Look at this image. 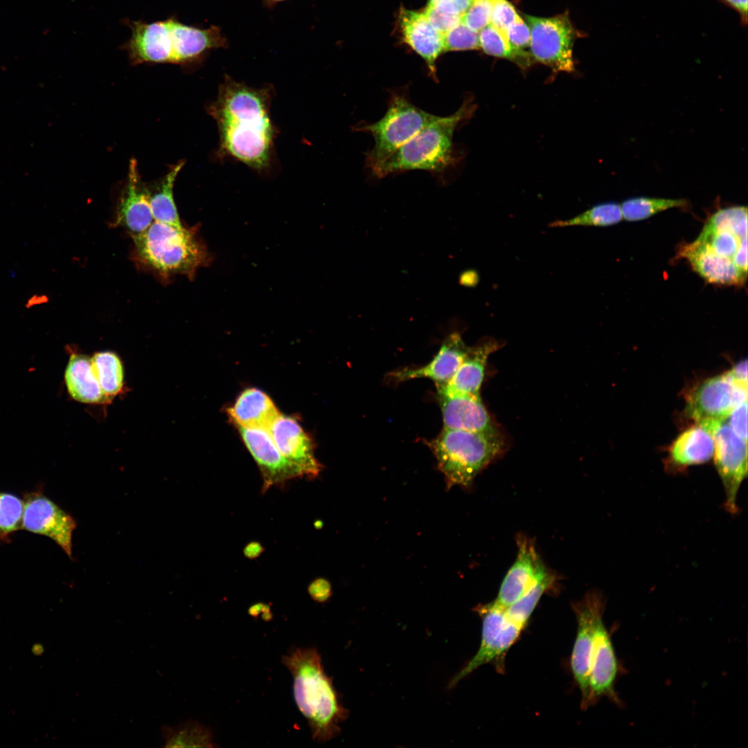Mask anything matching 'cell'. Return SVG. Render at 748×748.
<instances>
[{
	"mask_svg": "<svg viewBox=\"0 0 748 748\" xmlns=\"http://www.w3.org/2000/svg\"><path fill=\"white\" fill-rule=\"evenodd\" d=\"M266 89L226 77L208 112L216 121L220 151L256 170L269 163L274 128Z\"/></svg>",
	"mask_w": 748,
	"mask_h": 748,
	"instance_id": "6da1fadb",
	"label": "cell"
},
{
	"mask_svg": "<svg viewBox=\"0 0 748 748\" xmlns=\"http://www.w3.org/2000/svg\"><path fill=\"white\" fill-rule=\"evenodd\" d=\"M282 662L292 674L294 699L313 740L323 743L337 736L348 711L340 702L332 678L325 673L317 649H290L282 657Z\"/></svg>",
	"mask_w": 748,
	"mask_h": 748,
	"instance_id": "7a4b0ae2",
	"label": "cell"
},
{
	"mask_svg": "<svg viewBox=\"0 0 748 748\" xmlns=\"http://www.w3.org/2000/svg\"><path fill=\"white\" fill-rule=\"evenodd\" d=\"M472 105L467 101L452 114L437 116L371 172L375 177L409 170L442 173L455 161L453 135L458 125L470 116Z\"/></svg>",
	"mask_w": 748,
	"mask_h": 748,
	"instance_id": "3957f363",
	"label": "cell"
},
{
	"mask_svg": "<svg viewBox=\"0 0 748 748\" xmlns=\"http://www.w3.org/2000/svg\"><path fill=\"white\" fill-rule=\"evenodd\" d=\"M132 238L138 260L164 276L183 274L192 278L197 269L210 260L195 232L184 227L154 221Z\"/></svg>",
	"mask_w": 748,
	"mask_h": 748,
	"instance_id": "277c9868",
	"label": "cell"
},
{
	"mask_svg": "<svg viewBox=\"0 0 748 748\" xmlns=\"http://www.w3.org/2000/svg\"><path fill=\"white\" fill-rule=\"evenodd\" d=\"M448 488L469 487L478 473L503 450L500 432L445 429L428 443Z\"/></svg>",
	"mask_w": 748,
	"mask_h": 748,
	"instance_id": "5b68a950",
	"label": "cell"
},
{
	"mask_svg": "<svg viewBox=\"0 0 748 748\" xmlns=\"http://www.w3.org/2000/svg\"><path fill=\"white\" fill-rule=\"evenodd\" d=\"M437 116L415 106L404 93L393 91L382 118L355 126V131L368 133L374 139L366 156V167L373 170Z\"/></svg>",
	"mask_w": 748,
	"mask_h": 748,
	"instance_id": "8992f818",
	"label": "cell"
},
{
	"mask_svg": "<svg viewBox=\"0 0 748 748\" xmlns=\"http://www.w3.org/2000/svg\"><path fill=\"white\" fill-rule=\"evenodd\" d=\"M474 610L482 621L481 645L474 656L452 679L449 688L455 686L462 679L487 664H493L499 673H504L505 656L524 628L511 619L506 607L496 600L479 605Z\"/></svg>",
	"mask_w": 748,
	"mask_h": 748,
	"instance_id": "52a82bcc",
	"label": "cell"
},
{
	"mask_svg": "<svg viewBox=\"0 0 748 748\" xmlns=\"http://www.w3.org/2000/svg\"><path fill=\"white\" fill-rule=\"evenodd\" d=\"M698 425L712 436L714 461L724 491V508L731 515L739 511L738 495L747 476V442L741 438L729 424L706 421Z\"/></svg>",
	"mask_w": 748,
	"mask_h": 748,
	"instance_id": "ba28073f",
	"label": "cell"
},
{
	"mask_svg": "<svg viewBox=\"0 0 748 748\" xmlns=\"http://www.w3.org/2000/svg\"><path fill=\"white\" fill-rule=\"evenodd\" d=\"M531 30L530 53L534 61L554 71H574V29L564 14L549 18L526 16Z\"/></svg>",
	"mask_w": 748,
	"mask_h": 748,
	"instance_id": "9c48e42d",
	"label": "cell"
},
{
	"mask_svg": "<svg viewBox=\"0 0 748 748\" xmlns=\"http://www.w3.org/2000/svg\"><path fill=\"white\" fill-rule=\"evenodd\" d=\"M747 400V382L736 380L729 371L698 384L689 394L687 414L697 423L722 421Z\"/></svg>",
	"mask_w": 748,
	"mask_h": 748,
	"instance_id": "30bf717a",
	"label": "cell"
},
{
	"mask_svg": "<svg viewBox=\"0 0 748 748\" xmlns=\"http://www.w3.org/2000/svg\"><path fill=\"white\" fill-rule=\"evenodd\" d=\"M605 600L598 591L587 593L573 605L577 622V632L571 657L573 678L581 693V708L589 707V675L597 618L603 615Z\"/></svg>",
	"mask_w": 748,
	"mask_h": 748,
	"instance_id": "8fae6325",
	"label": "cell"
},
{
	"mask_svg": "<svg viewBox=\"0 0 748 748\" xmlns=\"http://www.w3.org/2000/svg\"><path fill=\"white\" fill-rule=\"evenodd\" d=\"M76 527L73 518L51 499L31 493L24 501L21 528L50 537L72 558V536Z\"/></svg>",
	"mask_w": 748,
	"mask_h": 748,
	"instance_id": "7c38bea8",
	"label": "cell"
},
{
	"mask_svg": "<svg viewBox=\"0 0 748 748\" xmlns=\"http://www.w3.org/2000/svg\"><path fill=\"white\" fill-rule=\"evenodd\" d=\"M256 462L263 481L262 492L274 486L303 477L299 469L287 460L276 447L268 430L235 426Z\"/></svg>",
	"mask_w": 748,
	"mask_h": 748,
	"instance_id": "4fadbf2b",
	"label": "cell"
},
{
	"mask_svg": "<svg viewBox=\"0 0 748 748\" xmlns=\"http://www.w3.org/2000/svg\"><path fill=\"white\" fill-rule=\"evenodd\" d=\"M619 665L609 632L603 621V615L596 621L594 641L589 675V706L599 699L607 697L617 705L621 701L615 691V682Z\"/></svg>",
	"mask_w": 748,
	"mask_h": 748,
	"instance_id": "5bb4252c",
	"label": "cell"
},
{
	"mask_svg": "<svg viewBox=\"0 0 748 748\" xmlns=\"http://www.w3.org/2000/svg\"><path fill=\"white\" fill-rule=\"evenodd\" d=\"M268 431L280 452L303 477L312 479L319 474L322 465L315 456L314 444L297 420L280 413Z\"/></svg>",
	"mask_w": 748,
	"mask_h": 748,
	"instance_id": "9a60e30c",
	"label": "cell"
},
{
	"mask_svg": "<svg viewBox=\"0 0 748 748\" xmlns=\"http://www.w3.org/2000/svg\"><path fill=\"white\" fill-rule=\"evenodd\" d=\"M517 544L518 551L515 561L503 580L495 600L504 607L519 599L551 572L544 564L531 539L520 535L517 537Z\"/></svg>",
	"mask_w": 748,
	"mask_h": 748,
	"instance_id": "2e32d148",
	"label": "cell"
},
{
	"mask_svg": "<svg viewBox=\"0 0 748 748\" xmlns=\"http://www.w3.org/2000/svg\"><path fill=\"white\" fill-rule=\"evenodd\" d=\"M131 37L123 48L133 64L172 63V48L166 19L151 23L133 21L128 23Z\"/></svg>",
	"mask_w": 748,
	"mask_h": 748,
	"instance_id": "e0dca14e",
	"label": "cell"
},
{
	"mask_svg": "<svg viewBox=\"0 0 748 748\" xmlns=\"http://www.w3.org/2000/svg\"><path fill=\"white\" fill-rule=\"evenodd\" d=\"M172 48V63L186 64L204 57L211 50L226 48L229 43L217 26L201 28L184 24L176 17L166 19Z\"/></svg>",
	"mask_w": 748,
	"mask_h": 748,
	"instance_id": "ac0fdd59",
	"label": "cell"
},
{
	"mask_svg": "<svg viewBox=\"0 0 748 748\" xmlns=\"http://www.w3.org/2000/svg\"><path fill=\"white\" fill-rule=\"evenodd\" d=\"M443 428L485 433L499 432L480 395L447 393L437 391Z\"/></svg>",
	"mask_w": 748,
	"mask_h": 748,
	"instance_id": "d6986e66",
	"label": "cell"
},
{
	"mask_svg": "<svg viewBox=\"0 0 748 748\" xmlns=\"http://www.w3.org/2000/svg\"><path fill=\"white\" fill-rule=\"evenodd\" d=\"M678 256L685 258L693 270L709 283L742 286L746 281L747 274L732 260L716 254L703 243L695 240L682 244Z\"/></svg>",
	"mask_w": 748,
	"mask_h": 748,
	"instance_id": "ffe728a7",
	"label": "cell"
},
{
	"mask_svg": "<svg viewBox=\"0 0 748 748\" xmlns=\"http://www.w3.org/2000/svg\"><path fill=\"white\" fill-rule=\"evenodd\" d=\"M468 349L458 334H451L443 342L432 360L425 366L394 371L389 373V377L395 382L425 377L433 380L436 386L445 384L455 374Z\"/></svg>",
	"mask_w": 748,
	"mask_h": 748,
	"instance_id": "44dd1931",
	"label": "cell"
},
{
	"mask_svg": "<svg viewBox=\"0 0 748 748\" xmlns=\"http://www.w3.org/2000/svg\"><path fill=\"white\" fill-rule=\"evenodd\" d=\"M400 26L404 42L426 62L436 78V61L445 51L443 34L430 24L425 14L402 8Z\"/></svg>",
	"mask_w": 748,
	"mask_h": 748,
	"instance_id": "7402d4cb",
	"label": "cell"
},
{
	"mask_svg": "<svg viewBox=\"0 0 748 748\" xmlns=\"http://www.w3.org/2000/svg\"><path fill=\"white\" fill-rule=\"evenodd\" d=\"M713 451L712 436L697 424L682 433L670 446L665 470L670 474L682 473L691 465L709 461Z\"/></svg>",
	"mask_w": 748,
	"mask_h": 748,
	"instance_id": "603a6c76",
	"label": "cell"
},
{
	"mask_svg": "<svg viewBox=\"0 0 748 748\" xmlns=\"http://www.w3.org/2000/svg\"><path fill=\"white\" fill-rule=\"evenodd\" d=\"M149 193L142 188L137 162L130 161L125 192L119 204L116 224L126 227L132 235L139 234L153 222Z\"/></svg>",
	"mask_w": 748,
	"mask_h": 748,
	"instance_id": "cb8c5ba5",
	"label": "cell"
},
{
	"mask_svg": "<svg viewBox=\"0 0 748 748\" xmlns=\"http://www.w3.org/2000/svg\"><path fill=\"white\" fill-rule=\"evenodd\" d=\"M227 413L235 426L267 430L280 414L271 399L257 388L242 391Z\"/></svg>",
	"mask_w": 748,
	"mask_h": 748,
	"instance_id": "d4e9b609",
	"label": "cell"
},
{
	"mask_svg": "<svg viewBox=\"0 0 748 748\" xmlns=\"http://www.w3.org/2000/svg\"><path fill=\"white\" fill-rule=\"evenodd\" d=\"M65 383L71 397L89 404L110 402L103 392L93 366L91 357L71 354L64 373Z\"/></svg>",
	"mask_w": 748,
	"mask_h": 748,
	"instance_id": "484cf974",
	"label": "cell"
},
{
	"mask_svg": "<svg viewBox=\"0 0 748 748\" xmlns=\"http://www.w3.org/2000/svg\"><path fill=\"white\" fill-rule=\"evenodd\" d=\"M496 349L493 342L469 348L466 356L452 379L436 386L437 391L447 393L480 395L486 366L490 355Z\"/></svg>",
	"mask_w": 748,
	"mask_h": 748,
	"instance_id": "4316f807",
	"label": "cell"
},
{
	"mask_svg": "<svg viewBox=\"0 0 748 748\" xmlns=\"http://www.w3.org/2000/svg\"><path fill=\"white\" fill-rule=\"evenodd\" d=\"M184 166L180 161L172 166L161 182L159 188L152 195L149 201L154 220L177 228L184 226L181 223L173 195L176 178Z\"/></svg>",
	"mask_w": 748,
	"mask_h": 748,
	"instance_id": "83f0119b",
	"label": "cell"
},
{
	"mask_svg": "<svg viewBox=\"0 0 748 748\" xmlns=\"http://www.w3.org/2000/svg\"><path fill=\"white\" fill-rule=\"evenodd\" d=\"M91 360L101 389L111 400L124 388V368L120 357L109 350L99 351Z\"/></svg>",
	"mask_w": 748,
	"mask_h": 748,
	"instance_id": "f1b7e54d",
	"label": "cell"
},
{
	"mask_svg": "<svg viewBox=\"0 0 748 748\" xmlns=\"http://www.w3.org/2000/svg\"><path fill=\"white\" fill-rule=\"evenodd\" d=\"M165 747H212L211 731L194 720H188L175 727L163 725L161 728Z\"/></svg>",
	"mask_w": 748,
	"mask_h": 748,
	"instance_id": "f546056e",
	"label": "cell"
},
{
	"mask_svg": "<svg viewBox=\"0 0 748 748\" xmlns=\"http://www.w3.org/2000/svg\"><path fill=\"white\" fill-rule=\"evenodd\" d=\"M620 205L623 219L639 221L669 208H686L689 202L685 199L639 197L627 199Z\"/></svg>",
	"mask_w": 748,
	"mask_h": 748,
	"instance_id": "4dcf8cb0",
	"label": "cell"
},
{
	"mask_svg": "<svg viewBox=\"0 0 748 748\" xmlns=\"http://www.w3.org/2000/svg\"><path fill=\"white\" fill-rule=\"evenodd\" d=\"M623 219L621 205L615 202H607L594 206L572 218L553 221L549 224V226H605L616 224Z\"/></svg>",
	"mask_w": 748,
	"mask_h": 748,
	"instance_id": "1f68e13d",
	"label": "cell"
},
{
	"mask_svg": "<svg viewBox=\"0 0 748 748\" xmlns=\"http://www.w3.org/2000/svg\"><path fill=\"white\" fill-rule=\"evenodd\" d=\"M555 582V576L550 572L519 599L506 607L508 616L525 627L542 595L553 587Z\"/></svg>",
	"mask_w": 748,
	"mask_h": 748,
	"instance_id": "d6a6232c",
	"label": "cell"
},
{
	"mask_svg": "<svg viewBox=\"0 0 748 748\" xmlns=\"http://www.w3.org/2000/svg\"><path fill=\"white\" fill-rule=\"evenodd\" d=\"M726 230L741 238H747V208L733 206L715 212L705 224L701 233Z\"/></svg>",
	"mask_w": 748,
	"mask_h": 748,
	"instance_id": "836d02e7",
	"label": "cell"
},
{
	"mask_svg": "<svg viewBox=\"0 0 748 748\" xmlns=\"http://www.w3.org/2000/svg\"><path fill=\"white\" fill-rule=\"evenodd\" d=\"M508 44L513 54V62L521 67H527L534 61L530 49L531 30L528 25L518 16L506 30Z\"/></svg>",
	"mask_w": 748,
	"mask_h": 748,
	"instance_id": "e575fe53",
	"label": "cell"
},
{
	"mask_svg": "<svg viewBox=\"0 0 748 748\" xmlns=\"http://www.w3.org/2000/svg\"><path fill=\"white\" fill-rule=\"evenodd\" d=\"M24 501L18 497L0 492V537H5L21 526Z\"/></svg>",
	"mask_w": 748,
	"mask_h": 748,
	"instance_id": "d590c367",
	"label": "cell"
},
{
	"mask_svg": "<svg viewBox=\"0 0 748 748\" xmlns=\"http://www.w3.org/2000/svg\"><path fill=\"white\" fill-rule=\"evenodd\" d=\"M745 239L747 238H741L729 231L721 230L700 233L695 241L704 244L716 254L733 260L738 247Z\"/></svg>",
	"mask_w": 748,
	"mask_h": 748,
	"instance_id": "8d00e7d4",
	"label": "cell"
},
{
	"mask_svg": "<svg viewBox=\"0 0 748 748\" xmlns=\"http://www.w3.org/2000/svg\"><path fill=\"white\" fill-rule=\"evenodd\" d=\"M479 40L480 46L486 53L513 61V54L506 35L491 24L480 31Z\"/></svg>",
	"mask_w": 748,
	"mask_h": 748,
	"instance_id": "74e56055",
	"label": "cell"
},
{
	"mask_svg": "<svg viewBox=\"0 0 748 748\" xmlns=\"http://www.w3.org/2000/svg\"><path fill=\"white\" fill-rule=\"evenodd\" d=\"M445 51H465L480 47L479 34L461 21L443 35Z\"/></svg>",
	"mask_w": 748,
	"mask_h": 748,
	"instance_id": "f35d334b",
	"label": "cell"
},
{
	"mask_svg": "<svg viewBox=\"0 0 748 748\" xmlns=\"http://www.w3.org/2000/svg\"><path fill=\"white\" fill-rule=\"evenodd\" d=\"M493 0H473L461 17V22L479 32L490 24Z\"/></svg>",
	"mask_w": 748,
	"mask_h": 748,
	"instance_id": "ab89813d",
	"label": "cell"
},
{
	"mask_svg": "<svg viewBox=\"0 0 748 748\" xmlns=\"http://www.w3.org/2000/svg\"><path fill=\"white\" fill-rule=\"evenodd\" d=\"M517 15L515 8L507 0H493L490 24L506 35V30Z\"/></svg>",
	"mask_w": 748,
	"mask_h": 748,
	"instance_id": "60d3db41",
	"label": "cell"
},
{
	"mask_svg": "<svg viewBox=\"0 0 748 748\" xmlns=\"http://www.w3.org/2000/svg\"><path fill=\"white\" fill-rule=\"evenodd\" d=\"M424 13L433 27L443 35L461 21V15L445 12L429 6Z\"/></svg>",
	"mask_w": 748,
	"mask_h": 748,
	"instance_id": "b9f144b4",
	"label": "cell"
},
{
	"mask_svg": "<svg viewBox=\"0 0 748 748\" xmlns=\"http://www.w3.org/2000/svg\"><path fill=\"white\" fill-rule=\"evenodd\" d=\"M747 400L738 405L731 413L730 426L744 440L747 442Z\"/></svg>",
	"mask_w": 748,
	"mask_h": 748,
	"instance_id": "7bdbcfd3",
	"label": "cell"
},
{
	"mask_svg": "<svg viewBox=\"0 0 748 748\" xmlns=\"http://www.w3.org/2000/svg\"><path fill=\"white\" fill-rule=\"evenodd\" d=\"M473 0H429L427 6L438 10L463 15Z\"/></svg>",
	"mask_w": 748,
	"mask_h": 748,
	"instance_id": "ee69618b",
	"label": "cell"
},
{
	"mask_svg": "<svg viewBox=\"0 0 748 748\" xmlns=\"http://www.w3.org/2000/svg\"><path fill=\"white\" fill-rule=\"evenodd\" d=\"M312 598L317 601L323 602L331 595V587L330 583L322 578L313 581L308 588Z\"/></svg>",
	"mask_w": 748,
	"mask_h": 748,
	"instance_id": "f6af8a7d",
	"label": "cell"
},
{
	"mask_svg": "<svg viewBox=\"0 0 748 748\" xmlns=\"http://www.w3.org/2000/svg\"><path fill=\"white\" fill-rule=\"evenodd\" d=\"M729 372L736 380L747 382V361H740Z\"/></svg>",
	"mask_w": 748,
	"mask_h": 748,
	"instance_id": "bcb514c9",
	"label": "cell"
},
{
	"mask_svg": "<svg viewBox=\"0 0 748 748\" xmlns=\"http://www.w3.org/2000/svg\"><path fill=\"white\" fill-rule=\"evenodd\" d=\"M727 4L734 8L740 15L742 22L747 19V0H723Z\"/></svg>",
	"mask_w": 748,
	"mask_h": 748,
	"instance_id": "7dc6e473",
	"label": "cell"
},
{
	"mask_svg": "<svg viewBox=\"0 0 748 748\" xmlns=\"http://www.w3.org/2000/svg\"><path fill=\"white\" fill-rule=\"evenodd\" d=\"M262 548L261 545L257 542H252L249 544L244 549V554L249 558H253L258 556Z\"/></svg>",
	"mask_w": 748,
	"mask_h": 748,
	"instance_id": "c3c4849f",
	"label": "cell"
},
{
	"mask_svg": "<svg viewBox=\"0 0 748 748\" xmlns=\"http://www.w3.org/2000/svg\"><path fill=\"white\" fill-rule=\"evenodd\" d=\"M262 1H264L265 4L267 6L272 7L274 5H276V3H278L279 2H281V1H286V0H262Z\"/></svg>",
	"mask_w": 748,
	"mask_h": 748,
	"instance_id": "681fc988",
	"label": "cell"
}]
</instances>
